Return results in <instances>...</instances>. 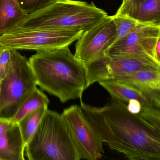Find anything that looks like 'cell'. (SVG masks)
<instances>
[{
    "label": "cell",
    "mask_w": 160,
    "mask_h": 160,
    "mask_svg": "<svg viewBox=\"0 0 160 160\" xmlns=\"http://www.w3.org/2000/svg\"><path fill=\"white\" fill-rule=\"evenodd\" d=\"M80 107L103 142L130 160H160V130L139 114L131 113L127 102L112 98L103 107L80 100Z\"/></svg>",
    "instance_id": "obj_1"
},
{
    "label": "cell",
    "mask_w": 160,
    "mask_h": 160,
    "mask_svg": "<svg viewBox=\"0 0 160 160\" xmlns=\"http://www.w3.org/2000/svg\"><path fill=\"white\" fill-rule=\"evenodd\" d=\"M37 85L61 102L79 98L87 88L85 65L69 46L37 51L29 59Z\"/></svg>",
    "instance_id": "obj_2"
},
{
    "label": "cell",
    "mask_w": 160,
    "mask_h": 160,
    "mask_svg": "<svg viewBox=\"0 0 160 160\" xmlns=\"http://www.w3.org/2000/svg\"><path fill=\"white\" fill-rule=\"evenodd\" d=\"M93 2L61 0L29 14L18 28L77 30L83 32L108 16Z\"/></svg>",
    "instance_id": "obj_3"
},
{
    "label": "cell",
    "mask_w": 160,
    "mask_h": 160,
    "mask_svg": "<svg viewBox=\"0 0 160 160\" xmlns=\"http://www.w3.org/2000/svg\"><path fill=\"white\" fill-rule=\"evenodd\" d=\"M30 160H79L61 114L48 108L25 148Z\"/></svg>",
    "instance_id": "obj_4"
},
{
    "label": "cell",
    "mask_w": 160,
    "mask_h": 160,
    "mask_svg": "<svg viewBox=\"0 0 160 160\" xmlns=\"http://www.w3.org/2000/svg\"><path fill=\"white\" fill-rule=\"evenodd\" d=\"M11 64L0 81V119L10 120L24 101L37 88L29 60L11 49Z\"/></svg>",
    "instance_id": "obj_5"
},
{
    "label": "cell",
    "mask_w": 160,
    "mask_h": 160,
    "mask_svg": "<svg viewBox=\"0 0 160 160\" xmlns=\"http://www.w3.org/2000/svg\"><path fill=\"white\" fill-rule=\"evenodd\" d=\"M83 32L82 31L64 29L17 28L0 36V46L16 50H48L69 46Z\"/></svg>",
    "instance_id": "obj_6"
},
{
    "label": "cell",
    "mask_w": 160,
    "mask_h": 160,
    "mask_svg": "<svg viewBox=\"0 0 160 160\" xmlns=\"http://www.w3.org/2000/svg\"><path fill=\"white\" fill-rule=\"evenodd\" d=\"M69 129L79 159L96 160L104 152L103 141L85 117L81 107L73 105L61 114Z\"/></svg>",
    "instance_id": "obj_7"
},
{
    "label": "cell",
    "mask_w": 160,
    "mask_h": 160,
    "mask_svg": "<svg viewBox=\"0 0 160 160\" xmlns=\"http://www.w3.org/2000/svg\"><path fill=\"white\" fill-rule=\"evenodd\" d=\"M87 88L96 82L112 80L139 70L160 71V65L148 59L132 57L106 56L85 65Z\"/></svg>",
    "instance_id": "obj_8"
},
{
    "label": "cell",
    "mask_w": 160,
    "mask_h": 160,
    "mask_svg": "<svg viewBox=\"0 0 160 160\" xmlns=\"http://www.w3.org/2000/svg\"><path fill=\"white\" fill-rule=\"evenodd\" d=\"M160 39V25L139 23L127 35L116 41L106 51L107 56L148 59L158 64L154 49Z\"/></svg>",
    "instance_id": "obj_9"
},
{
    "label": "cell",
    "mask_w": 160,
    "mask_h": 160,
    "mask_svg": "<svg viewBox=\"0 0 160 160\" xmlns=\"http://www.w3.org/2000/svg\"><path fill=\"white\" fill-rule=\"evenodd\" d=\"M116 36V25L112 16H108L84 32L78 39L75 58L86 65L106 56V51L114 43Z\"/></svg>",
    "instance_id": "obj_10"
},
{
    "label": "cell",
    "mask_w": 160,
    "mask_h": 160,
    "mask_svg": "<svg viewBox=\"0 0 160 160\" xmlns=\"http://www.w3.org/2000/svg\"><path fill=\"white\" fill-rule=\"evenodd\" d=\"M99 83L109 92L112 98L127 103L130 100H137L140 102L142 108L153 107L160 108V92H145L115 80H104Z\"/></svg>",
    "instance_id": "obj_11"
},
{
    "label": "cell",
    "mask_w": 160,
    "mask_h": 160,
    "mask_svg": "<svg viewBox=\"0 0 160 160\" xmlns=\"http://www.w3.org/2000/svg\"><path fill=\"white\" fill-rule=\"evenodd\" d=\"M25 149L18 123L0 135V160H24Z\"/></svg>",
    "instance_id": "obj_12"
},
{
    "label": "cell",
    "mask_w": 160,
    "mask_h": 160,
    "mask_svg": "<svg viewBox=\"0 0 160 160\" xmlns=\"http://www.w3.org/2000/svg\"><path fill=\"white\" fill-rule=\"evenodd\" d=\"M112 80L130 85L145 92H160V71L158 70H139Z\"/></svg>",
    "instance_id": "obj_13"
},
{
    "label": "cell",
    "mask_w": 160,
    "mask_h": 160,
    "mask_svg": "<svg viewBox=\"0 0 160 160\" xmlns=\"http://www.w3.org/2000/svg\"><path fill=\"white\" fill-rule=\"evenodd\" d=\"M28 15L17 0H0V36L17 28Z\"/></svg>",
    "instance_id": "obj_14"
},
{
    "label": "cell",
    "mask_w": 160,
    "mask_h": 160,
    "mask_svg": "<svg viewBox=\"0 0 160 160\" xmlns=\"http://www.w3.org/2000/svg\"><path fill=\"white\" fill-rule=\"evenodd\" d=\"M132 18L139 23L160 25V0H144Z\"/></svg>",
    "instance_id": "obj_15"
},
{
    "label": "cell",
    "mask_w": 160,
    "mask_h": 160,
    "mask_svg": "<svg viewBox=\"0 0 160 160\" xmlns=\"http://www.w3.org/2000/svg\"><path fill=\"white\" fill-rule=\"evenodd\" d=\"M49 100L45 94L36 88L22 104L10 121L18 123L28 114L43 105H48Z\"/></svg>",
    "instance_id": "obj_16"
},
{
    "label": "cell",
    "mask_w": 160,
    "mask_h": 160,
    "mask_svg": "<svg viewBox=\"0 0 160 160\" xmlns=\"http://www.w3.org/2000/svg\"><path fill=\"white\" fill-rule=\"evenodd\" d=\"M48 105H43L25 116L18 122L25 148L36 131Z\"/></svg>",
    "instance_id": "obj_17"
},
{
    "label": "cell",
    "mask_w": 160,
    "mask_h": 160,
    "mask_svg": "<svg viewBox=\"0 0 160 160\" xmlns=\"http://www.w3.org/2000/svg\"><path fill=\"white\" fill-rule=\"evenodd\" d=\"M111 16L117 29V36L115 42L131 32L138 24V22L134 18L126 15L116 13Z\"/></svg>",
    "instance_id": "obj_18"
},
{
    "label": "cell",
    "mask_w": 160,
    "mask_h": 160,
    "mask_svg": "<svg viewBox=\"0 0 160 160\" xmlns=\"http://www.w3.org/2000/svg\"><path fill=\"white\" fill-rule=\"evenodd\" d=\"M28 14L33 13L61 0H17Z\"/></svg>",
    "instance_id": "obj_19"
},
{
    "label": "cell",
    "mask_w": 160,
    "mask_h": 160,
    "mask_svg": "<svg viewBox=\"0 0 160 160\" xmlns=\"http://www.w3.org/2000/svg\"><path fill=\"white\" fill-rule=\"evenodd\" d=\"M11 49L3 48L0 52V81L7 75L11 64Z\"/></svg>",
    "instance_id": "obj_20"
},
{
    "label": "cell",
    "mask_w": 160,
    "mask_h": 160,
    "mask_svg": "<svg viewBox=\"0 0 160 160\" xmlns=\"http://www.w3.org/2000/svg\"><path fill=\"white\" fill-rule=\"evenodd\" d=\"M144 0H123L117 13L126 15L132 17L138 5Z\"/></svg>",
    "instance_id": "obj_21"
},
{
    "label": "cell",
    "mask_w": 160,
    "mask_h": 160,
    "mask_svg": "<svg viewBox=\"0 0 160 160\" xmlns=\"http://www.w3.org/2000/svg\"><path fill=\"white\" fill-rule=\"evenodd\" d=\"M127 104V109L131 113L138 114L140 113L142 105L140 102L137 100H130Z\"/></svg>",
    "instance_id": "obj_22"
},
{
    "label": "cell",
    "mask_w": 160,
    "mask_h": 160,
    "mask_svg": "<svg viewBox=\"0 0 160 160\" xmlns=\"http://www.w3.org/2000/svg\"><path fill=\"white\" fill-rule=\"evenodd\" d=\"M14 123V122L10 120L0 119V135L8 131Z\"/></svg>",
    "instance_id": "obj_23"
},
{
    "label": "cell",
    "mask_w": 160,
    "mask_h": 160,
    "mask_svg": "<svg viewBox=\"0 0 160 160\" xmlns=\"http://www.w3.org/2000/svg\"><path fill=\"white\" fill-rule=\"evenodd\" d=\"M154 54L156 59L157 61L160 62V39L158 40L155 46L154 49Z\"/></svg>",
    "instance_id": "obj_24"
}]
</instances>
